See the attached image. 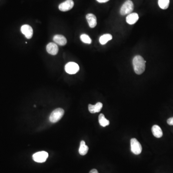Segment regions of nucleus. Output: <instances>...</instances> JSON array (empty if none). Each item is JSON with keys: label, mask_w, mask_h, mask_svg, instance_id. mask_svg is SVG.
I'll use <instances>...</instances> for the list:
<instances>
[{"label": "nucleus", "mask_w": 173, "mask_h": 173, "mask_svg": "<svg viewBox=\"0 0 173 173\" xmlns=\"http://www.w3.org/2000/svg\"><path fill=\"white\" fill-rule=\"evenodd\" d=\"M99 122L100 125L103 127H105L109 125L110 122L105 117L104 115L100 114L99 116Z\"/></svg>", "instance_id": "nucleus-16"}, {"label": "nucleus", "mask_w": 173, "mask_h": 173, "mask_svg": "<svg viewBox=\"0 0 173 173\" xmlns=\"http://www.w3.org/2000/svg\"><path fill=\"white\" fill-rule=\"evenodd\" d=\"M134 10V4L131 0H127L122 6L120 9V14L125 16L131 14Z\"/></svg>", "instance_id": "nucleus-2"}, {"label": "nucleus", "mask_w": 173, "mask_h": 173, "mask_svg": "<svg viewBox=\"0 0 173 173\" xmlns=\"http://www.w3.org/2000/svg\"><path fill=\"white\" fill-rule=\"evenodd\" d=\"M65 71L69 74H76L80 70V67L77 63L74 62H69L65 65Z\"/></svg>", "instance_id": "nucleus-6"}, {"label": "nucleus", "mask_w": 173, "mask_h": 173, "mask_svg": "<svg viewBox=\"0 0 173 173\" xmlns=\"http://www.w3.org/2000/svg\"><path fill=\"white\" fill-rule=\"evenodd\" d=\"M167 123L168 125L173 126V117L169 118V119L167 120Z\"/></svg>", "instance_id": "nucleus-20"}, {"label": "nucleus", "mask_w": 173, "mask_h": 173, "mask_svg": "<svg viewBox=\"0 0 173 173\" xmlns=\"http://www.w3.org/2000/svg\"><path fill=\"white\" fill-rule=\"evenodd\" d=\"M131 151L134 154L139 155L142 151V146L137 139L132 138L130 140Z\"/></svg>", "instance_id": "nucleus-4"}, {"label": "nucleus", "mask_w": 173, "mask_h": 173, "mask_svg": "<svg viewBox=\"0 0 173 173\" xmlns=\"http://www.w3.org/2000/svg\"><path fill=\"white\" fill-rule=\"evenodd\" d=\"M86 19L90 28H94L96 27L97 25V18L94 14H88L86 15Z\"/></svg>", "instance_id": "nucleus-9"}, {"label": "nucleus", "mask_w": 173, "mask_h": 173, "mask_svg": "<svg viewBox=\"0 0 173 173\" xmlns=\"http://www.w3.org/2000/svg\"><path fill=\"white\" fill-rule=\"evenodd\" d=\"M74 6L73 0H66L59 6V9L62 12H66L72 9Z\"/></svg>", "instance_id": "nucleus-7"}, {"label": "nucleus", "mask_w": 173, "mask_h": 173, "mask_svg": "<svg viewBox=\"0 0 173 173\" xmlns=\"http://www.w3.org/2000/svg\"><path fill=\"white\" fill-rule=\"evenodd\" d=\"M96 1L100 3H104L109 1V0H96Z\"/></svg>", "instance_id": "nucleus-21"}, {"label": "nucleus", "mask_w": 173, "mask_h": 173, "mask_svg": "<svg viewBox=\"0 0 173 173\" xmlns=\"http://www.w3.org/2000/svg\"><path fill=\"white\" fill-rule=\"evenodd\" d=\"M151 131L153 136L157 138H160L163 136V131L158 125H154L151 128Z\"/></svg>", "instance_id": "nucleus-14"}, {"label": "nucleus", "mask_w": 173, "mask_h": 173, "mask_svg": "<svg viewBox=\"0 0 173 173\" xmlns=\"http://www.w3.org/2000/svg\"><path fill=\"white\" fill-rule=\"evenodd\" d=\"M81 40L84 43H87V44H91L92 43V40H91L90 37L87 34H82L81 36Z\"/></svg>", "instance_id": "nucleus-19"}, {"label": "nucleus", "mask_w": 173, "mask_h": 173, "mask_svg": "<svg viewBox=\"0 0 173 173\" xmlns=\"http://www.w3.org/2000/svg\"><path fill=\"white\" fill-rule=\"evenodd\" d=\"M89 173H99L97 170L95 169H92Z\"/></svg>", "instance_id": "nucleus-22"}, {"label": "nucleus", "mask_w": 173, "mask_h": 173, "mask_svg": "<svg viewBox=\"0 0 173 173\" xmlns=\"http://www.w3.org/2000/svg\"><path fill=\"white\" fill-rule=\"evenodd\" d=\"M21 31L26 37L28 39H31L33 36V29L28 25L22 26L21 28Z\"/></svg>", "instance_id": "nucleus-8"}, {"label": "nucleus", "mask_w": 173, "mask_h": 173, "mask_svg": "<svg viewBox=\"0 0 173 173\" xmlns=\"http://www.w3.org/2000/svg\"><path fill=\"white\" fill-rule=\"evenodd\" d=\"M170 3V0H158V5L161 9H167Z\"/></svg>", "instance_id": "nucleus-18"}, {"label": "nucleus", "mask_w": 173, "mask_h": 173, "mask_svg": "<svg viewBox=\"0 0 173 173\" xmlns=\"http://www.w3.org/2000/svg\"><path fill=\"white\" fill-rule=\"evenodd\" d=\"M48 157V153L45 151L36 152L32 156L33 160L36 162L39 163L45 162Z\"/></svg>", "instance_id": "nucleus-5"}, {"label": "nucleus", "mask_w": 173, "mask_h": 173, "mask_svg": "<svg viewBox=\"0 0 173 173\" xmlns=\"http://www.w3.org/2000/svg\"><path fill=\"white\" fill-rule=\"evenodd\" d=\"M88 147L86 145L85 142L82 140L80 144V148H79V153L81 155H85L88 152Z\"/></svg>", "instance_id": "nucleus-15"}, {"label": "nucleus", "mask_w": 173, "mask_h": 173, "mask_svg": "<svg viewBox=\"0 0 173 173\" xmlns=\"http://www.w3.org/2000/svg\"><path fill=\"white\" fill-rule=\"evenodd\" d=\"M103 107V104L101 103H98L95 105H88V110L92 114L98 112L100 111Z\"/></svg>", "instance_id": "nucleus-13"}, {"label": "nucleus", "mask_w": 173, "mask_h": 173, "mask_svg": "<svg viewBox=\"0 0 173 173\" xmlns=\"http://www.w3.org/2000/svg\"><path fill=\"white\" fill-rule=\"evenodd\" d=\"M139 17L138 14L133 13L128 14L126 18V21L128 24L133 25L136 23L139 20Z\"/></svg>", "instance_id": "nucleus-11"}, {"label": "nucleus", "mask_w": 173, "mask_h": 173, "mask_svg": "<svg viewBox=\"0 0 173 173\" xmlns=\"http://www.w3.org/2000/svg\"><path fill=\"white\" fill-rule=\"evenodd\" d=\"M112 36L110 34H106L103 35L100 37L99 41L101 45H104L107 43L108 41L112 40Z\"/></svg>", "instance_id": "nucleus-17"}, {"label": "nucleus", "mask_w": 173, "mask_h": 173, "mask_svg": "<svg viewBox=\"0 0 173 173\" xmlns=\"http://www.w3.org/2000/svg\"><path fill=\"white\" fill-rule=\"evenodd\" d=\"M46 50L49 53L55 55L57 54L58 52V47L55 43L51 42L47 45Z\"/></svg>", "instance_id": "nucleus-10"}, {"label": "nucleus", "mask_w": 173, "mask_h": 173, "mask_svg": "<svg viewBox=\"0 0 173 173\" xmlns=\"http://www.w3.org/2000/svg\"><path fill=\"white\" fill-rule=\"evenodd\" d=\"M65 111L62 108H59L52 112L49 117V120L51 122L55 123L57 122L62 118L64 116Z\"/></svg>", "instance_id": "nucleus-3"}, {"label": "nucleus", "mask_w": 173, "mask_h": 173, "mask_svg": "<svg viewBox=\"0 0 173 173\" xmlns=\"http://www.w3.org/2000/svg\"><path fill=\"white\" fill-rule=\"evenodd\" d=\"M53 41L59 45H65L67 43V40L65 37L61 35H56L53 37Z\"/></svg>", "instance_id": "nucleus-12"}, {"label": "nucleus", "mask_w": 173, "mask_h": 173, "mask_svg": "<svg viewBox=\"0 0 173 173\" xmlns=\"http://www.w3.org/2000/svg\"><path fill=\"white\" fill-rule=\"evenodd\" d=\"M145 63L146 61L142 56H135L133 59V66L135 72L138 75H141L144 73L145 69Z\"/></svg>", "instance_id": "nucleus-1"}]
</instances>
